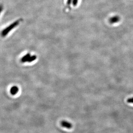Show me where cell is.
<instances>
[{
	"instance_id": "obj_1",
	"label": "cell",
	"mask_w": 133,
	"mask_h": 133,
	"mask_svg": "<svg viewBox=\"0 0 133 133\" xmlns=\"http://www.w3.org/2000/svg\"><path fill=\"white\" fill-rule=\"evenodd\" d=\"M120 17L118 15L112 16L109 19V22L111 24H115L120 21Z\"/></svg>"
},
{
	"instance_id": "obj_2",
	"label": "cell",
	"mask_w": 133,
	"mask_h": 133,
	"mask_svg": "<svg viewBox=\"0 0 133 133\" xmlns=\"http://www.w3.org/2000/svg\"><path fill=\"white\" fill-rule=\"evenodd\" d=\"M61 124L63 127L68 129H70L72 127V125L71 123L65 121H63L62 122H61Z\"/></svg>"
},
{
	"instance_id": "obj_3",
	"label": "cell",
	"mask_w": 133,
	"mask_h": 133,
	"mask_svg": "<svg viewBox=\"0 0 133 133\" xmlns=\"http://www.w3.org/2000/svg\"><path fill=\"white\" fill-rule=\"evenodd\" d=\"M18 91H19V88L15 86L12 87L10 89V94L13 95H14L15 94H16L18 92Z\"/></svg>"
},
{
	"instance_id": "obj_4",
	"label": "cell",
	"mask_w": 133,
	"mask_h": 133,
	"mask_svg": "<svg viewBox=\"0 0 133 133\" xmlns=\"http://www.w3.org/2000/svg\"><path fill=\"white\" fill-rule=\"evenodd\" d=\"M30 57V54H27L24 57H23V58H22L21 61L22 63H25L26 62H28V59H29Z\"/></svg>"
},
{
	"instance_id": "obj_5",
	"label": "cell",
	"mask_w": 133,
	"mask_h": 133,
	"mask_svg": "<svg viewBox=\"0 0 133 133\" xmlns=\"http://www.w3.org/2000/svg\"><path fill=\"white\" fill-rule=\"evenodd\" d=\"M36 59V57L35 56H33L32 57H29V59H28V62L30 63V62H31L35 60Z\"/></svg>"
},
{
	"instance_id": "obj_6",
	"label": "cell",
	"mask_w": 133,
	"mask_h": 133,
	"mask_svg": "<svg viewBox=\"0 0 133 133\" xmlns=\"http://www.w3.org/2000/svg\"><path fill=\"white\" fill-rule=\"evenodd\" d=\"M127 102L129 103H133V97L131 98H128L127 99Z\"/></svg>"
},
{
	"instance_id": "obj_7",
	"label": "cell",
	"mask_w": 133,
	"mask_h": 133,
	"mask_svg": "<svg viewBox=\"0 0 133 133\" xmlns=\"http://www.w3.org/2000/svg\"><path fill=\"white\" fill-rule=\"evenodd\" d=\"M78 0H73V4L74 6H76L77 4Z\"/></svg>"
},
{
	"instance_id": "obj_8",
	"label": "cell",
	"mask_w": 133,
	"mask_h": 133,
	"mask_svg": "<svg viewBox=\"0 0 133 133\" xmlns=\"http://www.w3.org/2000/svg\"><path fill=\"white\" fill-rule=\"evenodd\" d=\"M72 0H68V4H71V2L72 1Z\"/></svg>"
}]
</instances>
